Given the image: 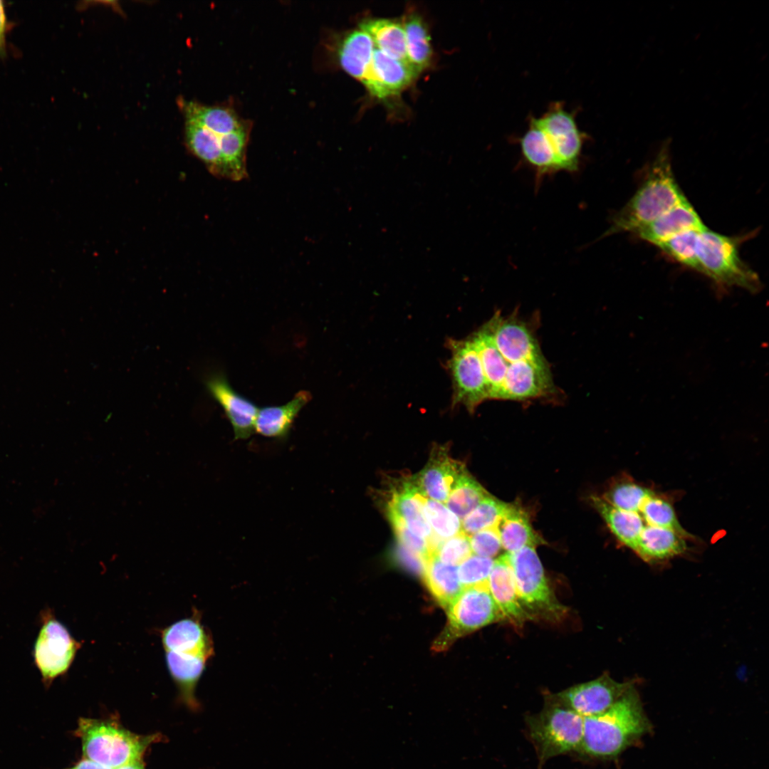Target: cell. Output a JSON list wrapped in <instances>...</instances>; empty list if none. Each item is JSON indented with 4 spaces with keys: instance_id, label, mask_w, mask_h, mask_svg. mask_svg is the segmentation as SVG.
<instances>
[{
    "instance_id": "obj_38",
    "label": "cell",
    "mask_w": 769,
    "mask_h": 769,
    "mask_svg": "<svg viewBox=\"0 0 769 769\" xmlns=\"http://www.w3.org/2000/svg\"><path fill=\"white\" fill-rule=\"evenodd\" d=\"M649 490L631 478H621L610 486L602 498L617 508L635 512Z\"/></svg>"
},
{
    "instance_id": "obj_32",
    "label": "cell",
    "mask_w": 769,
    "mask_h": 769,
    "mask_svg": "<svg viewBox=\"0 0 769 769\" xmlns=\"http://www.w3.org/2000/svg\"><path fill=\"white\" fill-rule=\"evenodd\" d=\"M180 103L187 118L196 120L217 135L234 132L244 125L230 108L202 105L184 100H182Z\"/></svg>"
},
{
    "instance_id": "obj_29",
    "label": "cell",
    "mask_w": 769,
    "mask_h": 769,
    "mask_svg": "<svg viewBox=\"0 0 769 769\" xmlns=\"http://www.w3.org/2000/svg\"><path fill=\"white\" fill-rule=\"evenodd\" d=\"M457 569L456 566L444 564L432 555L423 575L428 590L445 610L464 589Z\"/></svg>"
},
{
    "instance_id": "obj_42",
    "label": "cell",
    "mask_w": 769,
    "mask_h": 769,
    "mask_svg": "<svg viewBox=\"0 0 769 769\" xmlns=\"http://www.w3.org/2000/svg\"><path fill=\"white\" fill-rule=\"evenodd\" d=\"M472 554L492 558L502 548L498 525L469 535Z\"/></svg>"
},
{
    "instance_id": "obj_18",
    "label": "cell",
    "mask_w": 769,
    "mask_h": 769,
    "mask_svg": "<svg viewBox=\"0 0 769 769\" xmlns=\"http://www.w3.org/2000/svg\"><path fill=\"white\" fill-rule=\"evenodd\" d=\"M488 588L504 619L521 626L525 621L531 619L519 600L509 553L494 560L488 579Z\"/></svg>"
},
{
    "instance_id": "obj_14",
    "label": "cell",
    "mask_w": 769,
    "mask_h": 769,
    "mask_svg": "<svg viewBox=\"0 0 769 769\" xmlns=\"http://www.w3.org/2000/svg\"><path fill=\"white\" fill-rule=\"evenodd\" d=\"M546 360L509 363L498 399L527 400L552 394L554 390Z\"/></svg>"
},
{
    "instance_id": "obj_19",
    "label": "cell",
    "mask_w": 769,
    "mask_h": 769,
    "mask_svg": "<svg viewBox=\"0 0 769 769\" xmlns=\"http://www.w3.org/2000/svg\"><path fill=\"white\" fill-rule=\"evenodd\" d=\"M425 498L410 478L406 479L400 486L392 489L387 504V516L391 523L402 522L413 533L429 540L432 533L423 513Z\"/></svg>"
},
{
    "instance_id": "obj_27",
    "label": "cell",
    "mask_w": 769,
    "mask_h": 769,
    "mask_svg": "<svg viewBox=\"0 0 769 769\" xmlns=\"http://www.w3.org/2000/svg\"><path fill=\"white\" fill-rule=\"evenodd\" d=\"M479 355L489 389V399H498L509 363L496 347L485 324L471 335Z\"/></svg>"
},
{
    "instance_id": "obj_22",
    "label": "cell",
    "mask_w": 769,
    "mask_h": 769,
    "mask_svg": "<svg viewBox=\"0 0 769 769\" xmlns=\"http://www.w3.org/2000/svg\"><path fill=\"white\" fill-rule=\"evenodd\" d=\"M691 538L673 529L647 525L633 552L645 562H662L685 552L686 540Z\"/></svg>"
},
{
    "instance_id": "obj_13",
    "label": "cell",
    "mask_w": 769,
    "mask_h": 769,
    "mask_svg": "<svg viewBox=\"0 0 769 769\" xmlns=\"http://www.w3.org/2000/svg\"><path fill=\"white\" fill-rule=\"evenodd\" d=\"M485 325L496 347L508 363L545 360L533 333L520 319L513 315L503 318L496 313Z\"/></svg>"
},
{
    "instance_id": "obj_34",
    "label": "cell",
    "mask_w": 769,
    "mask_h": 769,
    "mask_svg": "<svg viewBox=\"0 0 769 769\" xmlns=\"http://www.w3.org/2000/svg\"><path fill=\"white\" fill-rule=\"evenodd\" d=\"M488 494L466 469L456 479L446 503L451 511L464 518Z\"/></svg>"
},
{
    "instance_id": "obj_26",
    "label": "cell",
    "mask_w": 769,
    "mask_h": 769,
    "mask_svg": "<svg viewBox=\"0 0 769 769\" xmlns=\"http://www.w3.org/2000/svg\"><path fill=\"white\" fill-rule=\"evenodd\" d=\"M519 145L524 160L533 168L537 177L560 172L553 148L533 117H530L528 128L520 138Z\"/></svg>"
},
{
    "instance_id": "obj_24",
    "label": "cell",
    "mask_w": 769,
    "mask_h": 769,
    "mask_svg": "<svg viewBox=\"0 0 769 769\" xmlns=\"http://www.w3.org/2000/svg\"><path fill=\"white\" fill-rule=\"evenodd\" d=\"M498 529L502 548L508 553L525 547L535 548L543 541L533 529L527 513L518 504L508 503Z\"/></svg>"
},
{
    "instance_id": "obj_12",
    "label": "cell",
    "mask_w": 769,
    "mask_h": 769,
    "mask_svg": "<svg viewBox=\"0 0 769 769\" xmlns=\"http://www.w3.org/2000/svg\"><path fill=\"white\" fill-rule=\"evenodd\" d=\"M633 686L632 681L620 683L603 674L550 695L585 718L607 711Z\"/></svg>"
},
{
    "instance_id": "obj_35",
    "label": "cell",
    "mask_w": 769,
    "mask_h": 769,
    "mask_svg": "<svg viewBox=\"0 0 769 769\" xmlns=\"http://www.w3.org/2000/svg\"><path fill=\"white\" fill-rule=\"evenodd\" d=\"M635 512L639 513L648 525L670 528L690 535L679 522L671 503L651 489Z\"/></svg>"
},
{
    "instance_id": "obj_5",
    "label": "cell",
    "mask_w": 769,
    "mask_h": 769,
    "mask_svg": "<svg viewBox=\"0 0 769 769\" xmlns=\"http://www.w3.org/2000/svg\"><path fill=\"white\" fill-rule=\"evenodd\" d=\"M75 735L81 740L83 758L111 769L142 760L157 740L156 735L140 736L113 722L86 718L79 719Z\"/></svg>"
},
{
    "instance_id": "obj_2",
    "label": "cell",
    "mask_w": 769,
    "mask_h": 769,
    "mask_svg": "<svg viewBox=\"0 0 769 769\" xmlns=\"http://www.w3.org/2000/svg\"><path fill=\"white\" fill-rule=\"evenodd\" d=\"M668 145L664 144L641 185L614 216L603 236L634 234L686 199L674 178Z\"/></svg>"
},
{
    "instance_id": "obj_6",
    "label": "cell",
    "mask_w": 769,
    "mask_h": 769,
    "mask_svg": "<svg viewBox=\"0 0 769 769\" xmlns=\"http://www.w3.org/2000/svg\"><path fill=\"white\" fill-rule=\"evenodd\" d=\"M738 239L707 227L699 231L697 258L699 273L723 288L737 286L751 292L761 287L758 274L740 257Z\"/></svg>"
},
{
    "instance_id": "obj_23",
    "label": "cell",
    "mask_w": 769,
    "mask_h": 769,
    "mask_svg": "<svg viewBox=\"0 0 769 769\" xmlns=\"http://www.w3.org/2000/svg\"><path fill=\"white\" fill-rule=\"evenodd\" d=\"M591 501L616 538L634 551L642 533L648 525L639 513L617 508L602 496H592Z\"/></svg>"
},
{
    "instance_id": "obj_33",
    "label": "cell",
    "mask_w": 769,
    "mask_h": 769,
    "mask_svg": "<svg viewBox=\"0 0 769 769\" xmlns=\"http://www.w3.org/2000/svg\"><path fill=\"white\" fill-rule=\"evenodd\" d=\"M248 130L244 124L236 130L219 136L223 177L240 181L247 176L246 147Z\"/></svg>"
},
{
    "instance_id": "obj_40",
    "label": "cell",
    "mask_w": 769,
    "mask_h": 769,
    "mask_svg": "<svg viewBox=\"0 0 769 769\" xmlns=\"http://www.w3.org/2000/svg\"><path fill=\"white\" fill-rule=\"evenodd\" d=\"M494 560L472 554L458 567V576L464 588L486 585Z\"/></svg>"
},
{
    "instance_id": "obj_46",
    "label": "cell",
    "mask_w": 769,
    "mask_h": 769,
    "mask_svg": "<svg viewBox=\"0 0 769 769\" xmlns=\"http://www.w3.org/2000/svg\"><path fill=\"white\" fill-rule=\"evenodd\" d=\"M116 769H145L142 760L130 762Z\"/></svg>"
},
{
    "instance_id": "obj_28",
    "label": "cell",
    "mask_w": 769,
    "mask_h": 769,
    "mask_svg": "<svg viewBox=\"0 0 769 769\" xmlns=\"http://www.w3.org/2000/svg\"><path fill=\"white\" fill-rule=\"evenodd\" d=\"M360 28L370 36L376 48L408 63L402 23L387 19H367L360 22Z\"/></svg>"
},
{
    "instance_id": "obj_43",
    "label": "cell",
    "mask_w": 769,
    "mask_h": 769,
    "mask_svg": "<svg viewBox=\"0 0 769 769\" xmlns=\"http://www.w3.org/2000/svg\"><path fill=\"white\" fill-rule=\"evenodd\" d=\"M394 555L397 563L406 570L417 575L423 576L428 561L427 558L407 548L398 541L394 549Z\"/></svg>"
},
{
    "instance_id": "obj_21",
    "label": "cell",
    "mask_w": 769,
    "mask_h": 769,
    "mask_svg": "<svg viewBox=\"0 0 769 769\" xmlns=\"http://www.w3.org/2000/svg\"><path fill=\"white\" fill-rule=\"evenodd\" d=\"M310 399L308 392L301 390L283 405L259 408L255 420L254 432L285 441L289 437L295 418Z\"/></svg>"
},
{
    "instance_id": "obj_36",
    "label": "cell",
    "mask_w": 769,
    "mask_h": 769,
    "mask_svg": "<svg viewBox=\"0 0 769 769\" xmlns=\"http://www.w3.org/2000/svg\"><path fill=\"white\" fill-rule=\"evenodd\" d=\"M508 506V503L488 494L463 518L462 531L471 535L481 530L498 525Z\"/></svg>"
},
{
    "instance_id": "obj_16",
    "label": "cell",
    "mask_w": 769,
    "mask_h": 769,
    "mask_svg": "<svg viewBox=\"0 0 769 769\" xmlns=\"http://www.w3.org/2000/svg\"><path fill=\"white\" fill-rule=\"evenodd\" d=\"M205 385L211 397L221 407L230 422L235 440H245L254 433L258 407L237 392L222 372L209 376Z\"/></svg>"
},
{
    "instance_id": "obj_11",
    "label": "cell",
    "mask_w": 769,
    "mask_h": 769,
    "mask_svg": "<svg viewBox=\"0 0 769 769\" xmlns=\"http://www.w3.org/2000/svg\"><path fill=\"white\" fill-rule=\"evenodd\" d=\"M546 135L555 155L560 171L576 172L580 165L586 134L576 122L575 114L561 102L553 103L539 117H533Z\"/></svg>"
},
{
    "instance_id": "obj_7",
    "label": "cell",
    "mask_w": 769,
    "mask_h": 769,
    "mask_svg": "<svg viewBox=\"0 0 769 769\" xmlns=\"http://www.w3.org/2000/svg\"><path fill=\"white\" fill-rule=\"evenodd\" d=\"M509 556L519 600L531 619L558 620L564 615L565 607L548 585L535 548L525 547Z\"/></svg>"
},
{
    "instance_id": "obj_17",
    "label": "cell",
    "mask_w": 769,
    "mask_h": 769,
    "mask_svg": "<svg viewBox=\"0 0 769 769\" xmlns=\"http://www.w3.org/2000/svg\"><path fill=\"white\" fill-rule=\"evenodd\" d=\"M417 75L408 63L392 58L375 48L370 70L362 83L372 95L386 99L399 94Z\"/></svg>"
},
{
    "instance_id": "obj_44",
    "label": "cell",
    "mask_w": 769,
    "mask_h": 769,
    "mask_svg": "<svg viewBox=\"0 0 769 769\" xmlns=\"http://www.w3.org/2000/svg\"><path fill=\"white\" fill-rule=\"evenodd\" d=\"M6 16L2 1H0V54L4 52Z\"/></svg>"
},
{
    "instance_id": "obj_41",
    "label": "cell",
    "mask_w": 769,
    "mask_h": 769,
    "mask_svg": "<svg viewBox=\"0 0 769 769\" xmlns=\"http://www.w3.org/2000/svg\"><path fill=\"white\" fill-rule=\"evenodd\" d=\"M471 555L469 535L461 530L454 536L442 540L433 555L444 564L456 566Z\"/></svg>"
},
{
    "instance_id": "obj_3",
    "label": "cell",
    "mask_w": 769,
    "mask_h": 769,
    "mask_svg": "<svg viewBox=\"0 0 769 769\" xmlns=\"http://www.w3.org/2000/svg\"><path fill=\"white\" fill-rule=\"evenodd\" d=\"M167 664L182 700L189 707H199L194 691L207 661L214 654L210 635L201 624L199 615L178 621L162 634Z\"/></svg>"
},
{
    "instance_id": "obj_31",
    "label": "cell",
    "mask_w": 769,
    "mask_h": 769,
    "mask_svg": "<svg viewBox=\"0 0 769 769\" xmlns=\"http://www.w3.org/2000/svg\"><path fill=\"white\" fill-rule=\"evenodd\" d=\"M186 139L189 147L204 162L210 171L223 177L219 135L194 120L187 118Z\"/></svg>"
},
{
    "instance_id": "obj_15",
    "label": "cell",
    "mask_w": 769,
    "mask_h": 769,
    "mask_svg": "<svg viewBox=\"0 0 769 769\" xmlns=\"http://www.w3.org/2000/svg\"><path fill=\"white\" fill-rule=\"evenodd\" d=\"M445 445L434 444L424 468L409 478L416 489L424 497L446 503L460 474L466 469L452 459Z\"/></svg>"
},
{
    "instance_id": "obj_37",
    "label": "cell",
    "mask_w": 769,
    "mask_h": 769,
    "mask_svg": "<svg viewBox=\"0 0 769 769\" xmlns=\"http://www.w3.org/2000/svg\"><path fill=\"white\" fill-rule=\"evenodd\" d=\"M423 513L433 530V535L441 540L454 536L461 530L459 518L443 503L425 498Z\"/></svg>"
},
{
    "instance_id": "obj_10",
    "label": "cell",
    "mask_w": 769,
    "mask_h": 769,
    "mask_svg": "<svg viewBox=\"0 0 769 769\" xmlns=\"http://www.w3.org/2000/svg\"><path fill=\"white\" fill-rule=\"evenodd\" d=\"M81 644L58 621L50 609L41 612V628L34 643L33 656L42 681L48 687L71 666Z\"/></svg>"
},
{
    "instance_id": "obj_20",
    "label": "cell",
    "mask_w": 769,
    "mask_h": 769,
    "mask_svg": "<svg viewBox=\"0 0 769 769\" xmlns=\"http://www.w3.org/2000/svg\"><path fill=\"white\" fill-rule=\"evenodd\" d=\"M706 228L699 215L686 199L634 234L656 246L684 232Z\"/></svg>"
},
{
    "instance_id": "obj_30",
    "label": "cell",
    "mask_w": 769,
    "mask_h": 769,
    "mask_svg": "<svg viewBox=\"0 0 769 769\" xmlns=\"http://www.w3.org/2000/svg\"><path fill=\"white\" fill-rule=\"evenodd\" d=\"M406 42L407 61L419 74L431 63L432 48L425 22L415 12L408 13L402 23Z\"/></svg>"
},
{
    "instance_id": "obj_1",
    "label": "cell",
    "mask_w": 769,
    "mask_h": 769,
    "mask_svg": "<svg viewBox=\"0 0 769 769\" xmlns=\"http://www.w3.org/2000/svg\"><path fill=\"white\" fill-rule=\"evenodd\" d=\"M650 730L651 723L633 686L607 711L584 718L577 755L596 760L616 758Z\"/></svg>"
},
{
    "instance_id": "obj_39",
    "label": "cell",
    "mask_w": 769,
    "mask_h": 769,
    "mask_svg": "<svg viewBox=\"0 0 769 769\" xmlns=\"http://www.w3.org/2000/svg\"><path fill=\"white\" fill-rule=\"evenodd\" d=\"M700 231L691 230L684 232L656 246L678 263L699 272L697 241Z\"/></svg>"
},
{
    "instance_id": "obj_45",
    "label": "cell",
    "mask_w": 769,
    "mask_h": 769,
    "mask_svg": "<svg viewBox=\"0 0 769 769\" xmlns=\"http://www.w3.org/2000/svg\"><path fill=\"white\" fill-rule=\"evenodd\" d=\"M70 769H111L95 762L83 758Z\"/></svg>"
},
{
    "instance_id": "obj_25",
    "label": "cell",
    "mask_w": 769,
    "mask_h": 769,
    "mask_svg": "<svg viewBox=\"0 0 769 769\" xmlns=\"http://www.w3.org/2000/svg\"><path fill=\"white\" fill-rule=\"evenodd\" d=\"M375 46L370 36L360 28L349 32L340 42L338 56L341 67L363 83L370 68Z\"/></svg>"
},
{
    "instance_id": "obj_9",
    "label": "cell",
    "mask_w": 769,
    "mask_h": 769,
    "mask_svg": "<svg viewBox=\"0 0 769 769\" xmlns=\"http://www.w3.org/2000/svg\"><path fill=\"white\" fill-rule=\"evenodd\" d=\"M446 610L447 624L434 644L439 649L456 638L504 619L489 592L488 583L464 588Z\"/></svg>"
},
{
    "instance_id": "obj_4",
    "label": "cell",
    "mask_w": 769,
    "mask_h": 769,
    "mask_svg": "<svg viewBox=\"0 0 769 769\" xmlns=\"http://www.w3.org/2000/svg\"><path fill=\"white\" fill-rule=\"evenodd\" d=\"M525 726L539 769L556 756L577 755L582 742L584 718L550 694L546 696L540 712L525 718Z\"/></svg>"
},
{
    "instance_id": "obj_8",
    "label": "cell",
    "mask_w": 769,
    "mask_h": 769,
    "mask_svg": "<svg viewBox=\"0 0 769 769\" xmlns=\"http://www.w3.org/2000/svg\"><path fill=\"white\" fill-rule=\"evenodd\" d=\"M446 346L449 357L446 367L452 384V408L463 405L474 413L479 404L489 399V389L477 350L470 338H449Z\"/></svg>"
}]
</instances>
